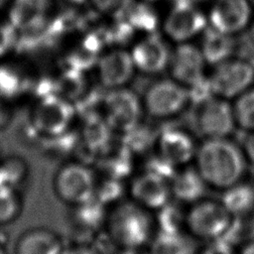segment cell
<instances>
[{
    "label": "cell",
    "instance_id": "cell-1",
    "mask_svg": "<svg viewBox=\"0 0 254 254\" xmlns=\"http://www.w3.org/2000/svg\"><path fill=\"white\" fill-rule=\"evenodd\" d=\"M193 163L207 188L220 191L241 182L248 165L241 146L229 138L203 139Z\"/></svg>",
    "mask_w": 254,
    "mask_h": 254
},
{
    "label": "cell",
    "instance_id": "cell-2",
    "mask_svg": "<svg viewBox=\"0 0 254 254\" xmlns=\"http://www.w3.org/2000/svg\"><path fill=\"white\" fill-rule=\"evenodd\" d=\"M152 212L129 200H121L107 211L104 225L108 239L119 250L143 249L154 236Z\"/></svg>",
    "mask_w": 254,
    "mask_h": 254
},
{
    "label": "cell",
    "instance_id": "cell-3",
    "mask_svg": "<svg viewBox=\"0 0 254 254\" xmlns=\"http://www.w3.org/2000/svg\"><path fill=\"white\" fill-rule=\"evenodd\" d=\"M190 205L186 211L185 229L194 239L207 242L221 239L233 222L234 216L220 200L201 198Z\"/></svg>",
    "mask_w": 254,
    "mask_h": 254
},
{
    "label": "cell",
    "instance_id": "cell-4",
    "mask_svg": "<svg viewBox=\"0 0 254 254\" xmlns=\"http://www.w3.org/2000/svg\"><path fill=\"white\" fill-rule=\"evenodd\" d=\"M97 175L91 165L78 160L66 161L56 172L53 189L66 205L75 206L94 197Z\"/></svg>",
    "mask_w": 254,
    "mask_h": 254
},
{
    "label": "cell",
    "instance_id": "cell-5",
    "mask_svg": "<svg viewBox=\"0 0 254 254\" xmlns=\"http://www.w3.org/2000/svg\"><path fill=\"white\" fill-rule=\"evenodd\" d=\"M76 117L71 102L57 94H51L37 99L28 121L41 137H51L71 130Z\"/></svg>",
    "mask_w": 254,
    "mask_h": 254
},
{
    "label": "cell",
    "instance_id": "cell-6",
    "mask_svg": "<svg viewBox=\"0 0 254 254\" xmlns=\"http://www.w3.org/2000/svg\"><path fill=\"white\" fill-rule=\"evenodd\" d=\"M144 112L155 120L179 116L190 103L188 88L178 81L163 79L149 85L142 99Z\"/></svg>",
    "mask_w": 254,
    "mask_h": 254
},
{
    "label": "cell",
    "instance_id": "cell-7",
    "mask_svg": "<svg viewBox=\"0 0 254 254\" xmlns=\"http://www.w3.org/2000/svg\"><path fill=\"white\" fill-rule=\"evenodd\" d=\"M143 113L142 100L133 90L119 87L105 92L100 114L115 134L122 135L141 123Z\"/></svg>",
    "mask_w": 254,
    "mask_h": 254
},
{
    "label": "cell",
    "instance_id": "cell-8",
    "mask_svg": "<svg viewBox=\"0 0 254 254\" xmlns=\"http://www.w3.org/2000/svg\"><path fill=\"white\" fill-rule=\"evenodd\" d=\"M194 107V126L203 139L229 138L237 128L229 100L213 96Z\"/></svg>",
    "mask_w": 254,
    "mask_h": 254
},
{
    "label": "cell",
    "instance_id": "cell-9",
    "mask_svg": "<svg viewBox=\"0 0 254 254\" xmlns=\"http://www.w3.org/2000/svg\"><path fill=\"white\" fill-rule=\"evenodd\" d=\"M214 96L230 100L251 88L254 64L248 61H224L209 78Z\"/></svg>",
    "mask_w": 254,
    "mask_h": 254
},
{
    "label": "cell",
    "instance_id": "cell-10",
    "mask_svg": "<svg viewBox=\"0 0 254 254\" xmlns=\"http://www.w3.org/2000/svg\"><path fill=\"white\" fill-rule=\"evenodd\" d=\"M197 146L190 133L179 127H168L158 132L153 151L179 169L193 162Z\"/></svg>",
    "mask_w": 254,
    "mask_h": 254
},
{
    "label": "cell",
    "instance_id": "cell-11",
    "mask_svg": "<svg viewBox=\"0 0 254 254\" xmlns=\"http://www.w3.org/2000/svg\"><path fill=\"white\" fill-rule=\"evenodd\" d=\"M127 192L130 200L150 212H156L172 199L169 181L142 171L134 176Z\"/></svg>",
    "mask_w": 254,
    "mask_h": 254
},
{
    "label": "cell",
    "instance_id": "cell-12",
    "mask_svg": "<svg viewBox=\"0 0 254 254\" xmlns=\"http://www.w3.org/2000/svg\"><path fill=\"white\" fill-rule=\"evenodd\" d=\"M68 224L77 242H91V239L104 229L107 209L92 198L84 203L70 206Z\"/></svg>",
    "mask_w": 254,
    "mask_h": 254
},
{
    "label": "cell",
    "instance_id": "cell-13",
    "mask_svg": "<svg viewBox=\"0 0 254 254\" xmlns=\"http://www.w3.org/2000/svg\"><path fill=\"white\" fill-rule=\"evenodd\" d=\"M250 16L249 0H217L210 12V22L216 30L230 35L244 29Z\"/></svg>",
    "mask_w": 254,
    "mask_h": 254
},
{
    "label": "cell",
    "instance_id": "cell-14",
    "mask_svg": "<svg viewBox=\"0 0 254 254\" xmlns=\"http://www.w3.org/2000/svg\"><path fill=\"white\" fill-rule=\"evenodd\" d=\"M205 25L204 16L192 3H179L167 18L165 30L173 40L181 42L199 33Z\"/></svg>",
    "mask_w": 254,
    "mask_h": 254
},
{
    "label": "cell",
    "instance_id": "cell-15",
    "mask_svg": "<svg viewBox=\"0 0 254 254\" xmlns=\"http://www.w3.org/2000/svg\"><path fill=\"white\" fill-rule=\"evenodd\" d=\"M132 59L135 66L140 70L146 73H157L167 67L170 51L164 40L153 33L134 48Z\"/></svg>",
    "mask_w": 254,
    "mask_h": 254
},
{
    "label": "cell",
    "instance_id": "cell-16",
    "mask_svg": "<svg viewBox=\"0 0 254 254\" xmlns=\"http://www.w3.org/2000/svg\"><path fill=\"white\" fill-rule=\"evenodd\" d=\"M204 58L202 53L191 45H181L172 59L174 78L187 88L203 78Z\"/></svg>",
    "mask_w": 254,
    "mask_h": 254
},
{
    "label": "cell",
    "instance_id": "cell-17",
    "mask_svg": "<svg viewBox=\"0 0 254 254\" xmlns=\"http://www.w3.org/2000/svg\"><path fill=\"white\" fill-rule=\"evenodd\" d=\"M132 56L124 51H114L98 61L99 78L103 87L114 89L123 87L134 71Z\"/></svg>",
    "mask_w": 254,
    "mask_h": 254
},
{
    "label": "cell",
    "instance_id": "cell-18",
    "mask_svg": "<svg viewBox=\"0 0 254 254\" xmlns=\"http://www.w3.org/2000/svg\"><path fill=\"white\" fill-rule=\"evenodd\" d=\"M134 156L119 141L112 144L92 164L96 175L124 181L134 170Z\"/></svg>",
    "mask_w": 254,
    "mask_h": 254
},
{
    "label": "cell",
    "instance_id": "cell-19",
    "mask_svg": "<svg viewBox=\"0 0 254 254\" xmlns=\"http://www.w3.org/2000/svg\"><path fill=\"white\" fill-rule=\"evenodd\" d=\"M169 184L172 197L189 205L203 198L207 188L197 170L190 165L179 168Z\"/></svg>",
    "mask_w": 254,
    "mask_h": 254
},
{
    "label": "cell",
    "instance_id": "cell-20",
    "mask_svg": "<svg viewBox=\"0 0 254 254\" xmlns=\"http://www.w3.org/2000/svg\"><path fill=\"white\" fill-rule=\"evenodd\" d=\"M65 248L64 239L47 228H36L24 233L15 245V254H61Z\"/></svg>",
    "mask_w": 254,
    "mask_h": 254
},
{
    "label": "cell",
    "instance_id": "cell-21",
    "mask_svg": "<svg viewBox=\"0 0 254 254\" xmlns=\"http://www.w3.org/2000/svg\"><path fill=\"white\" fill-rule=\"evenodd\" d=\"M51 0H12L9 22L17 32L34 27L47 19Z\"/></svg>",
    "mask_w": 254,
    "mask_h": 254
},
{
    "label": "cell",
    "instance_id": "cell-22",
    "mask_svg": "<svg viewBox=\"0 0 254 254\" xmlns=\"http://www.w3.org/2000/svg\"><path fill=\"white\" fill-rule=\"evenodd\" d=\"M148 247L149 254H196L192 237L184 231H157Z\"/></svg>",
    "mask_w": 254,
    "mask_h": 254
},
{
    "label": "cell",
    "instance_id": "cell-23",
    "mask_svg": "<svg viewBox=\"0 0 254 254\" xmlns=\"http://www.w3.org/2000/svg\"><path fill=\"white\" fill-rule=\"evenodd\" d=\"M32 80L17 65L12 64H0V98L11 102L31 89Z\"/></svg>",
    "mask_w": 254,
    "mask_h": 254
},
{
    "label": "cell",
    "instance_id": "cell-24",
    "mask_svg": "<svg viewBox=\"0 0 254 254\" xmlns=\"http://www.w3.org/2000/svg\"><path fill=\"white\" fill-rule=\"evenodd\" d=\"M219 200L235 217H249L254 211V190L242 181L223 190Z\"/></svg>",
    "mask_w": 254,
    "mask_h": 254
},
{
    "label": "cell",
    "instance_id": "cell-25",
    "mask_svg": "<svg viewBox=\"0 0 254 254\" xmlns=\"http://www.w3.org/2000/svg\"><path fill=\"white\" fill-rule=\"evenodd\" d=\"M234 50V41L229 34L213 27L204 31L202 39V55L206 62L218 64L226 61Z\"/></svg>",
    "mask_w": 254,
    "mask_h": 254
},
{
    "label": "cell",
    "instance_id": "cell-26",
    "mask_svg": "<svg viewBox=\"0 0 254 254\" xmlns=\"http://www.w3.org/2000/svg\"><path fill=\"white\" fill-rule=\"evenodd\" d=\"M78 143L76 129L68 130L63 134L42 137L40 147L43 154L50 159H67L74 155Z\"/></svg>",
    "mask_w": 254,
    "mask_h": 254
},
{
    "label": "cell",
    "instance_id": "cell-27",
    "mask_svg": "<svg viewBox=\"0 0 254 254\" xmlns=\"http://www.w3.org/2000/svg\"><path fill=\"white\" fill-rule=\"evenodd\" d=\"M158 132H155L148 125L139 123L137 126L120 135L122 145L134 156L148 155L154 150Z\"/></svg>",
    "mask_w": 254,
    "mask_h": 254
},
{
    "label": "cell",
    "instance_id": "cell-28",
    "mask_svg": "<svg viewBox=\"0 0 254 254\" xmlns=\"http://www.w3.org/2000/svg\"><path fill=\"white\" fill-rule=\"evenodd\" d=\"M86 79L83 71L66 67L55 79V92L62 98L74 103L86 92Z\"/></svg>",
    "mask_w": 254,
    "mask_h": 254
},
{
    "label": "cell",
    "instance_id": "cell-29",
    "mask_svg": "<svg viewBox=\"0 0 254 254\" xmlns=\"http://www.w3.org/2000/svg\"><path fill=\"white\" fill-rule=\"evenodd\" d=\"M28 175L26 162L17 156L0 159V187L18 189Z\"/></svg>",
    "mask_w": 254,
    "mask_h": 254
},
{
    "label": "cell",
    "instance_id": "cell-30",
    "mask_svg": "<svg viewBox=\"0 0 254 254\" xmlns=\"http://www.w3.org/2000/svg\"><path fill=\"white\" fill-rule=\"evenodd\" d=\"M237 128L245 133L254 132V88H249L232 103Z\"/></svg>",
    "mask_w": 254,
    "mask_h": 254
},
{
    "label": "cell",
    "instance_id": "cell-31",
    "mask_svg": "<svg viewBox=\"0 0 254 254\" xmlns=\"http://www.w3.org/2000/svg\"><path fill=\"white\" fill-rule=\"evenodd\" d=\"M119 19H126L134 29L153 32L158 25V17L154 9L146 4L132 3L127 7Z\"/></svg>",
    "mask_w": 254,
    "mask_h": 254
},
{
    "label": "cell",
    "instance_id": "cell-32",
    "mask_svg": "<svg viewBox=\"0 0 254 254\" xmlns=\"http://www.w3.org/2000/svg\"><path fill=\"white\" fill-rule=\"evenodd\" d=\"M186 211L171 201L155 212V226L161 232H179L185 229Z\"/></svg>",
    "mask_w": 254,
    "mask_h": 254
},
{
    "label": "cell",
    "instance_id": "cell-33",
    "mask_svg": "<svg viewBox=\"0 0 254 254\" xmlns=\"http://www.w3.org/2000/svg\"><path fill=\"white\" fill-rule=\"evenodd\" d=\"M126 190L127 188H125L123 181L107 177H100V179L98 180L97 178L96 181L93 198L105 207L112 206L121 201Z\"/></svg>",
    "mask_w": 254,
    "mask_h": 254
},
{
    "label": "cell",
    "instance_id": "cell-34",
    "mask_svg": "<svg viewBox=\"0 0 254 254\" xmlns=\"http://www.w3.org/2000/svg\"><path fill=\"white\" fill-rule=\"evenodd\" d=\"M22 204L18 189L0 187V225L14 221L21 213Z\"/></svg>",
    "mask_w": 254,
    "mask_h": 254
},
{
    "label": "cell",
    "instance_id": "cell-35",
    "mask_svg": "<svg viewBox=\"0 0 254 254\" xmlns=\"http://www.w3.org/2000/svg\"><path fill=\"white\" fill-rule=\"evenodd\" d=\"M177 170V168L154 151L146 156L142 168V171L153 174L167 181L171 180Z\"/></svg>",
    "mask_w": 254,
    "mask_h": 254
},
{
    "label": "cell",
    "instance_id": "cell-36",
    "mask_svg": "<svg viewBox=\"0 0 254 254\" xmlns=\"http://www.w3.org/2000/svg\"><path fill=\"white\" fill-rule=\"evenodd\" d=\"M65 62L67 67L84 71L95 65L98 62V55L88 51L81 45L66 57Z\"/></svg>",
    "mask_w": 254,
    "mask_h": 254
},
{
    "label": "cell",
    "instance_id": "cell-37",
    "mask_svg": "<svg viewBox=\"0 0 254 254\" xmlns=\"http://www.w3.org/2000/svg\"><path fill=\"white\" fill-rule=\"evenodd\" d=\"M190 102L193 105H197L214 96L209 78L203 77L196 83L188 87Z\"/></svg>",
    "mask_w": 254,
    "mask_h": 254
},
{
    "label": "cell",
    "instance_id": "cell-38",
    "mask_svg": "<svg viewBox=\"0 0 254 254\" xmlns=\"http://www.w3.org/2000/svg\"><path fill=\"white\" fill-rule=\"evenodd\" d=\"M134 28L126 19H119L110 29H108L110 44H125L131 40Z\"/></svg>",
    "mask_w": 254,
    "mask_h": 254
},
{
    "label": "cell",
    "instance_id": "cell-39",
    "mask_svg": "<svg viewBox=\"0 0 254 254\" xmlns=\"http://www.w3.org/2000/svg\"><path fill=\"white\" fill-rule=\"evenodd\" d=\"M17 42V31L10 22L0 20V59L6 56Z\"/></svg>",
    "mask_w": 254,
    "mask_h": 254
},
{
    "label": "cell",
    "instance_id": "cell-40",
    "mask_svg": "<svg viewBox=\"0 0 254 254\" xmlns=\"http://www.w3.org/2000/svg\"><path fill=\"white\" fill-rule=\"evenodd\" d=\"M92 2L98 10L102 12H113L117 17L121 16L131 4V0H92Z\"/></svg>",
    "mask_w": 254,
    "mask_h": 254
},
{
    "label": "cell",
    "instance_id": "cell-41",
    "mask_svg": "<svg viewBox=\"0 0 254 254\" xmlns=\"http://www.w3.org/2000/svg\"><path fill=\"white\" fill-rule=\"evenodd\" d=\"M197 254H236V252L234 251L233 246L221 239H218L208 242V244Z\"/></svg>",
    "mask_w": 254,
    "mask_h": 254
},
{
    "label": "cell",
    "instance_id": "cell-42",
    "mask_svg": "<svg viewBox=\"0 0 254 254\" xmlns=\"http://www.w3.org/2000/svg\"><path fill=\"white\" fill-rule=\"evenodd\" d=\"M61 254H102L100 250L91 242H77L70 246H65Z\"/></svg>",
    "mask_w": 254,
    "mask_h": 254
},
{
    "label": "cell",
    "instance_id": "cell-43",
    "mask_svg": "<svg viewBox=\"0 0 254 254\" xmlns=\"http://www.w3.org/2000/svg\"><path fill=\"white\" fill-rule=\"evenodd\" d=\"M240 146L247 163L254 167V132L246 133Z\"/></svg>",
    "mask_w": 254,
    "mask_h": 254
},
{
    "label": "cell",
    "instance_id": "cell-44",
    "mask_svg": "<svg viewBox=\"0 0 254 254\" xmlns=\"http://www.w3.org/2000/svg\"><path fill=\"white\" fill-rule=\"evenodd\" d=\"M13 119V111L10 103L0 98V131L5 129Z\"/></svg>",
    "mask_w": 254,
    "mask_h": 254
},
{
    "label": "cell",
    "instance_id": "cell-45",
    "mask_svg": "<svg viewBox=\"0 0 254 254\" xmlns=\"http://www.w3.org/2000/svg\"><path fill=\"white\" fill-rule=\"evenodd\" d=\"M236 254H254V238H250L243 242Z\"/></svg>",
    "mask_w": 254,
    "mask_h": 254
},
{
    "label": "cell",
    "instance_id": "cell-46",
    "mask_svg": "<svg viewBox=\"0 0 254 254\" xmlns=\"http://www.w3.org/2000/svg\"><path fill=\"white\" fill-rule=\"evenodd\" d=\"M117 254H149L148 252H144L143 249L137 250H120Z\"/></svg>",
    "mask_w": 254,
    "mask_h": 254
},
{
    "label": "cell",
    "instance_id": "cell-47",
    "mask_svg": "<svg viewBox=\"0 0 254 254\" xmlns=\"http://www.w3.org/2000/svg\"><path fill=\"white\" fill-rule=\"evenodd\" d=\"M249 38L251 43L254 45V22L251 24L250 26V30H249Z\"/></svg>",
    "mask_w": 254,
    "mask_h": 254
},
{
    "label": "cell",
    "instance_id": "cell-48",
    "mask_svg": "<svg viewBox=\"0 0 254 254\" xmlns=\"http://www.w3.org/2000/svg\"><path fill=\"white\" fill-rule=\"evenodd\" d=\"M11 1H12V0H0V10H1L2 8H4L5 6H7V4L11 3Z\"/></svg>",
    "mask_w": 254,
    "mask_h": 254
},
{
    "label": "cell",
    "instance_id": "cell-49",
    "mask_svg": "<svg viewBox=\"0 0 254 254\" xmlns=\"http://www.w3.org/2000/svg\"><path fill=\"white\" fill-rule=\"evenodd\" d=\"M175 4H179V3H193L194 0H174Z\"/></svg>",
    "mask_w": 254,
    "mask_h": 254
},
{
    "label": "cell",
    "instance_id": "cell-50",
    "mask_svg": "<svg viewBox=\"0 0 254 254\" xmlns=\"http://www.w3.org/2000/svg\"><path fill=\"white\" fill-rule=\"evenodd\" d=\"M70 2H73V3H82V2H84L85 0H69Z\"/></svg>",
    "mask_w": 254,
    "mask_h": 254
},
{
    "label": "cell",
    "instance_id": "cell-51",
    "mask_svg": "<svg viewBox=\"0 0 254 254\" xmlns=\"http://www.w3.org/2000/svg\"><path fill=\"white\" fill-rule=\"evenodd\" d=\"M0 254H6V252H5L4 248L2 247V245H1V244H0Z\"/></svg>",
    "mask_w": 254,
    "mask_h": 254
},
{
    "label": "cell",
    "instance_id": "cell-52",
    "mask_svg": "<svg viewBox=\"0 0 254 254\" xmlns=\"http://www.w3.org/2000/svg\"><path fill=\"white\" fill-rule=\"evenodd\" d=\"M250 185H251V187H252V189H253V190H254V177H253V180H252V182L250 183Z\"/></svg>",
    "mask_w": 254,
    "mask_h": 254
},
{
    "label": "cell",
    "instance_id": "cell-53",
    "mask_svg": "<svg viewBox=\"0 0 254 254\" xmlns=\"http://www.w3.org/2000/svg\"><path fill=\"white\" fill-rule=\"evenodd\" d=\"M249 2H250V5L254 7V0H249Z\"/></svg>",
    "mask_w": 254,
    "mask_h": 254
},
{
    "label": "cell",
    "instance_id": "cell-54",
    "mask_svg": "<svg viewBox=\"0 0 254 254\" xmlns=\"http://www.w3.org/2000/svg\"><path fill=\"white\" fill-rule=\"evenodd\" d=\"M194 1H196V0H194Z\"/></svg>",
    "mask_w": 254,
    "mask_h": 254
},
{
    "label": "cell",
    "instance_id": "cell-55",
    "mask_svg": "<svg viewBox=\"0 0 254 254\" xmlns=\"http://www.w3.org/2000/svg\"><path fill=\"white\" fill-rule=\"evenodd\" d=\"M0 159H1V157H0Z\"/></svg>",
    "mask_w": 254,
    "mask_h": 254
}]
</instances>
